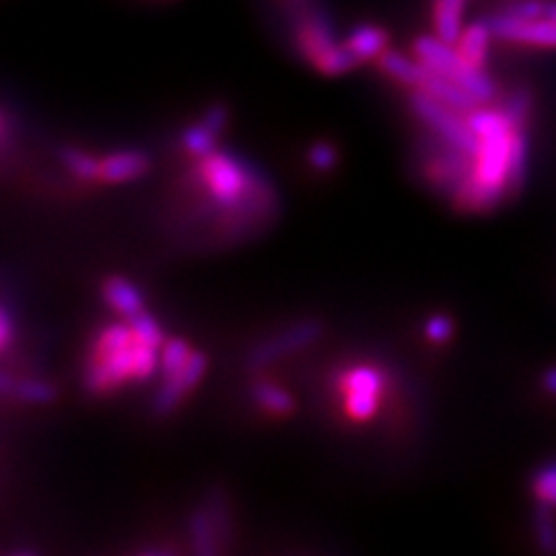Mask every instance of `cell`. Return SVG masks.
Returning a JSON list of instances; mask_svg holds the SVG:
<instances>
[{"mask_svg": "<svg viewBox=\"0 0 556 556\" xmlns=\"http://www.w3.org/2000/svg\"><path fill=\"white\" fill-rule=\"evenodd\" d=\"M468 116L473 132L480 139L478 153L473 155L471 179L464 186L462 193L455 198L457 204L466 212H490L498 206L501 200L508 195V172L517 128L513 121L503 114V110L480 108Z\"/></svg>", "mask_w": 556, "mask_h": 556, "instance_id": "1", "label": "cell"}, {"mask_svg": "<svg viewBox=\"0 0 556 556\" xmlns=\"http://www.w3.org/2000/svg\"><path fill=\"white\" fill-rule=\"evenodd\" d=\"M135 332L132 325L114 323L102 329L86 364V388L108 392L135 378Z\"/></svg>", "mask_w": 556, "mask_h": 556, "instance_id": "2", "label": "cell"}, {"mask_svg": "<svg viewBox=\"0 0 556 556\" xmlns=\"http://www.w3.org/2000/svg\"><path fill=\"white\" fill-rule=\"evenodd\" d=\"M413 51L417 61H420L425 67H429L431 73H439L443 77L455 79L457 84H462L464 89L476 96L480 100V104L494 100L496 96V84L494 79L484 73V67L471 65L462 54L457 45H450L445 40H441L439 35L431 38V35H420L415 40Z\"/></svg>", "mask_w": 556, "mask_h": 556, "instance_id": "3", "label": "cell"}, {"mask_svg": "<svg viewBox=\"0 0 556 556\" xmlns=\"http://www.w3.org/2000/svg\"><path fill=\"white\" fill-rule=\"evenodd\" d=\"M257 172L241 165L235 155L214 151L202 159V181L218 206L239 208L257 198Z\"/></svg>", "mask_w": 556, "mask_h": 556, "instance_id": "4", "label": "cell"}, {"mask_svg": "<svg viewBox=\"0 0 556 556\" xmlns=\"http://www.w3.org/2000/svg\"><path fill=\"white\" fill-rule=\"evenodd\" d=\"M410 108H413L415 116L420 118L425 126H429L433 132H437V137L443 139V142L462 149L468 155L478 153L480 139L473 132L471 124H468L466 114L447 108L445 102L437 100L422 89H415V93L410 96Z\"/></svg>", "mask_w": 556, "mask_h": 556, "instance_id": "5", "label": "cell"}, {"mask_svg": "<svg viewBox=\"0 0 556 556\" xmlns=\"http://www.w3.org/2000/svg\"><path fill=\"white\" fill-rule=\"evenodd\" d=\"M343 396H345V413L357 422H367L376 415L386 378L376 367H355L343 376Z\"/></svg>", "mask_w": 556, "mask_h": 556, "instance_id": "6", "label": "cell"}, {"mask_svg": "<svg viewBox=\"0 0 556 556\" xmlns=\"http://www.w3.org/2000/svg\"><path fill=\"white\" fill-rule=\"evenodd\" d=\"M494 38L517 42V45H529V47H541V49H556V22L541 16V20H517V16L494 12L490 20Z\"/></svg>", "mask_w": 556, "mask_h": 556, "instance_id": "7", "label": "cell"}, {"mask_svg": "<svg viewBox=\"0 0 556 556\" xmlns=\"http://www.w3.org/2000/svg\"><path fill=\"white\" fill-rule=\"evenodd\" d=\"M318 334H320V325L313 323V320H304V323L292 325V327L283 329L281 334H276V337L267 339L265 343H260L255 351L251 353L249 364L253 369L267 367V364L276 362L278 357L300 351V348L308 345L311 341H316Z\"/></svg>", "mask_w": 556, "mask_h": 556, "instance_id": "8", "label": "cell"}, {"mask_svg": "<svg viewBox=\"0 0 556 556\" xmlns=\"http://www.w3.org/2000/svg\"><path fill=\"white\" fill-rule=\"evenodd\" d=\"M225 529V506L220 501H208L190 515V545L198 554H216L220 549L218 541Z\"/></svg>", "mask_w": 556, "mask_h": 556, "instance_id": "9", "label": "cell"}, {"mask_svg": "<svg viewBox=\"0 0 556 556\" xmlns=\"http://www.w3.org/2000/svg\"><path fill=\"white\" fill-rule=\"evenodd\" d=\"M204 369H206V359L202 353H195L190 355L188 364L184 369H179L177 374H172L165 378L163 388L159 390V394H155V402H153V408L159 415H165L169 413L174 406H177L181 399L186 396V392L198 386L200 378L204 376Z\"/></svg>", "mask_w": 556, "mask_h": 556, "instance_id": "10", "label": "cell"}, {"mask_svg": "<svg viewBox=\"0 0 556 556\" xmlns=\"http://www.w3.org/2000/svg\"><path fill=\"white\" fill-rule=\"evenodd\" d=\"M420 89L427 91L429 96H433L437 100L445 102L447 108L462 112V114H471L473 110L480 108V100L468 93L462 84H457L455 79H450V77H443L439 73H431V70H429V75H427V79H425Z\"/></svg>", "mask_w": 556, "mask_h": 556, "instance_id": "11", "label": "cell"}, {"mask_svg": "<svg viewBox=\"0 0 556 556\" xmlns=\"http://www.w3.org/2000/svg\"><path fill=\"white\" fill-rule=\"evenodd\" d=\"M149 161L142 151H118L100 161V179L108 184H126L142 177Z\"/></svg>", "mask_w": 556, "mask_h": 556, "instance_id": "12", "label": "cell"}, {"mask_svg": "<svg viewBox=\"0 0 556 556\" xmlns=\"http://www.w3.org/2000/svg\"><path fill=\"white\" fill-rule=\"evenodd\" d=\"M378 65L382 73L406 86H413V89H420L429 75V67H425L420 61H417V56L408 59L402 54V51H392V49L382 51L378 56Z\"/></svg>", "mask_w": 556, "mask_h": 556, "instance_id": "13", "label": "cell"}, {"mask_svg": "<svg viewBox=\"0 0 556 556\" xmlns=\"http://www.w3.org/2000/svg\"><path fill=\"white\" fill-rule=\"evenodd\" d=\"M102 294L104 300H108V304L116 313H121L126 320H132L135 316H139V313H144L142 294H139V290L130 281H126V278L121 276L108 278L102 286Z\"/></svg>", "mask_w": 556, "mask_h": 556, "instance_id": "14", "label": "cell"}, {"mask_svg": "<svg viewBox=\"0 0 556 556\" xmlns=\"http://www.w3.org/2000/svg\"><path fill=\"white\" fill-rule=\"evenodd\" d=\"M466 0H433V28L441 40L457 45L464 33Z\"/></svg>", "mask_w": 556, "mask_h": 556, "instance_id": "15", "label": "cell"}, {"mask_svg": "<svg viewBox=\"0 0 556 556\" xmlns=\"http://www.w3.org/2000/svg\"><path fill=\"white\" fill-rule=\"evenodd\" d=\"M388 40H390L388 30H382L380 26H374V24H362L348 35L345 47L351 49L359 61H371V59H378L382 51L388 49Z\"/></svg>", "mask_w": 556, "mask_h": 556, "instance_id": "16", "label": "cell"}, {"mask_svg": "<svg viewBox=\"0 0 556 556\" xmlns=\"http://www.w3.org/2000/svg\"><path fill=\"white\" fill-rule=\"evenodd\" d=\"M492 38H494V33H492L490 24H486V20L466 26L459 42H457L459 54L471 65L484 67L486 51H490V40Z\"/></svg>", "mask_w": 556, "mask_h": 556, "instance_id": "17", "label": "cell"}, {"mask_svg": "<svg viewBox=\"0 0 556 556\" xmlns=\"http://www.w3.org/2000/svg\"><path fill=\"white\" fill-rule=\"evenodd\" d=\"M251 394L255 402L271 415H290L294 408L292 396L283 388L274 386V382H269V380H257Z\"/></svg>", "mask_w": 556, "mask_h": 556, "instance_id": "18", "label": "cell"}, {"mask_svg": "<svg viewBox=\"0 0 556 556\" xmlns=\"http://www.w3.org/2000/svg\"><path fill=\"white\" fill-rule=\"evenodd\" d=\"M529 135L527 128L517 130L515 147H513V159H510V172H508V195H517L521 186L527 181L529 172Z\"/></svg>", "mask_w": 556, "mask_h": 556, "instance_id": "19", "label": "cell"}, {"mask_svg": "<svg viewBox=\"0 0 556 556\" xmlns=\"http://www.w3.org/2000/svg\"><path fill=\"white\" fill-rule=\"evenodd\" d=\"M533 538L543 554H556V515L552 506L541 501L533 513Z\"/></svg>", "mask_w": 556, "mask_h": 556, "instance_id": "20", "label": "cell"}, {"mask_svg": "<svg viewBox=\"0 0 556 556\" xmlns=\"http://www.w3.org/2000/svg\"><path fill=\"white\" fill-rule=\"evenodd\" d=\"M216 139H218V132L208 126L204 118L200 124L186 128L184 132L186 149L193 155H198V159H206V155H212L216 151Z\"/></svg>", "mask_w": 556, "mask_h": 556, "instance_id": "21", "label": "cell"}, {"mask_svg": "<svg viewBox=\"0 0 556 556\" xmlns=\"http://www.w3.org/2000/svg\"><path fill=\"white\" fill-rule=\"evenodd\" d=\"M61 161L63 165L75 174L77 179L91 181L96 177H100V161H96L93 155L84 153L79 149H63L61 151Z\"/></svg>", "mask_w": 556, "mask_h": 556, "instance_id": "22", "label": "cell"}, {"mask_svg": "<svg viewBox=\"0 0 556 556\" xmlns=\"http://www.w3.org/2000/svg\"><path fill=\"white\" fill-rule=\"evenodd\" d=\"M501 110L506 114L517 128H527L529 116L533 110V96L527 89H517L513 91L506 100L501 102Z\"/></svg>", "mask_w": 556, "mask_h": 556, "instance_id": "23", "label": "cell"}, {"mask_svg": "<svg viewBox=\"0 0 556 556\" xmlns=\"http://www.w3.org/2000/svg\"><path fill=\"white\" fill-rule=\"evenodd\" d=\"M190 355H193V351H190L188 343L181 341V339H169L165 341V345L161 348V371H163V378L177 374L179 369H184Z\"/></svg>", "mask_w": 556, "mask_h": 556, "instance_id": "24", "label": "cell"}, {"mask_svg": "<svg viewBox=\"0 0 556 556\" xmlns=\"http://www.w3.org/2000/svg\"><path fill=\"white\" fill-rule=\"evenodd\" d=\"M12 392L16 394V399H22V402H26V404H49L51 399L56 396L54 386H49V382L38 380V378L20 380Z\"/></svg>", "mask_w": 556, "mask_h": 556, "instance_id": "25", "label": "cell"}, {"mask_svg": "<svg viewBox=\"0 0 556 556\" xmlns=\"http://www.w3.org/2000/svg\"><path fill=\"white\" fill-rule=\"evenodd\" d=\"M531 490H533L538 501L547 503V506L556 508V462L545 464L541 471L533 476Z\"/></svg>", "mask_w": 556, "mask_h": 556, "instance_id": "26", "label": "cell"}, {"mask_svg": "<svg viewBox=\"0 0 556 556\" xmlns=\"http://www.w3.org/2000/svg\"><path fill=\"white\" fill-rule=\"evenodd\" d=\"M132 325V332H135V339L142 341V343H149L153 348H161L165 345V337H163V329L159 327V323H155L149 313H139V316H135L130 320Z\"/></svg>", "mask_w": 556, "mask_h": 556, "instance_id": "27", "label": "cell"}, {"mask_svg": "<svg viewBox=\"0 0 556 556\" xmlns=\"http://www.w3.org/2000/svg\"><path fill=\"white\" fill-rule=\"evenodd\" d=\"M549 0H506L498 12L517 16V20H541L547 12Z\"/></svg>", "mask_w": 556, "mask_h": 556, "instance_id": "28", "label": "cell"}, {"mask_svg": "<svg viewBox=\"0 0 556 556\" xmlns=\"http://www.w3.org/2000/svg\"><path fill=\"white\" fill-rule=\"evenodd\" d=\"M308 161L316 169L329 172L337 165V149L327 142H316L308 149Z\"/></svg>", "mask_w": 556, "mask_h": 556, "instance_id": "29", "label": "cell"}, {"mask_svg": "<svg viewBox=\"0 0 556 556\" xmlns=\"http://www.w3.org/2000/svg\"><path fill=\"white\" fill-rule=\"evenodd\" d=\"M427 339L433 341V343H445L450 337H452V323L447 316H443V313H437V316H431L427 320Z\"/></svg>", "mask_w": 556, "mask_h": 556, "instance_id": "30", "label": "cell"}, {"mask_svg": "<svg viewBox=\"0 0 556 556\" xmlns=\"http://www.w3.org/2000/svg\"><path fill=\"white\" fill-rule=\"evenodd\" d=\"M12 341V313L8 306L0 308V345L8 348Z\"/></svg>", "mask_w": 556, "mask_h": 556, "instance_id": "31", "label": "cell"}, {"mask_svg": "<svg viewBox=\"0 0 556 556\" xmlns=\"http://www.w3.org/2000/svg\"><path fill=\"white\" fill-rule=\"evenodd\" d=\"M543 388H545L547 394L556 396V367H552V369L545 371V376H543Z\"/></svg>", "mask_w": 556, "mask_h": 556, "instance_id": "32", "label": "cell"}, {"mask_svg": "<svg viewBox=\"0 0 556 556\" xmlns=\"http://www.w3.org/2000/svg\"><path fill=\"white\" fill-rule=\"evenodd\" d=\"M547 20H554L556 22V0H549L547 3V12H545Z\"/></svg>", "mask_w": 556, "mask_h": 556, "instance_id": "33", "label": "cell"}]
</instances>
